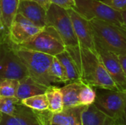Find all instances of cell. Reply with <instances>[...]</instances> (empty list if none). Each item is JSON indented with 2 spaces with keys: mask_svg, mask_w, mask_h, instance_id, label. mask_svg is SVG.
I'll return each mask as SVG.
<instances>
[{
  "mask_svg": "<svg viewBox=\"0 0 126 125\" xmlns=\"http://www.w3.org/2000/svg\"><path fill=\"white\" fill-rule=\"evenodd\" d=\"M0 32H5L4 29V27L2 24V20H1V12H0ZM6 33V32H5ZM7 34V33H6Z\"/></svg>",
  "mask_w": 126,
  "mask_h": 125,
  "instance_id": "31",
  "label": "cell"
},
{
  "mask_svg": "<svg viewBox=\"0 0 126 125\" xmlns=\"http://www.w3.org/2000/svg\"><path fill=\"white\" fill-rule=\"evenodd\" d=\"M51 4H56L64 9H75V0H50Z\"/></svg>",
  "mask_w": 126,
  "mask_h": 125,
  "instance_id": "27",
  "label": "cell"
},
{
  "mask_svg": "<svg viewBox=\"0 0 126 125\" xmlns=\"http://www.w3.org/2000/svg\"><path fill=\"white\" fill-rule=\"evenodd\" d=\"M123 122L125 125H126V108H125V112H124V116H123Z\"/></svg>",
  "mask_w": 126,
  "mask_h": 125,
  "instance_id": "32",
  "label": "cell"
},
{
  "mask_svg": "<svg viewBox=\"0 0 126 125\" xmlns=\"http://www.w3.org/2000/svg\"><path fill=\"white\" fill-rule=\"evenodd\" d=\"M45 94L48 100L49 111L50 112L52 113H57L63 111L64 107L61 88L52 85L47 88Z\"/></svg>",
  "mask_w": 126,
  "mask_h": 125,
  "instance_id": "20",
  "label": "cell"
},
{
  "mask_svg": "<svg viewBox=\"0 0 126 125\" xmlns=\"http://www.w3.org/2000/svg\"><path fill=\"white\" fill-rule=\"evenodd\" d=\"M90 23L100 45L117 55L126 54V27L97 19Z\"/></svg>",
  "mask_w": 126,
  "mask_h": 125,
  "instance_id": "2",
  "label": "cell"
},
{
  "mask_svg": "<svg viewBox=\"0 0 126 125\" xmlns=\"http://www.w3.org/2000/svg\"><path fill=\"white\" fill-rule=\"evenodd\" d=\"M47 88L48 87L37 83L28 75L19 80V85L16 97L21 102L24 99L44 94Z\"/></svg>",
  "mask_w": 126,
  "mask_h": 125,
  "instance_id": "16",
  "label": "cell"
},
{
  "mask_svg": "<svg viewBox=\"0 0 126 125\" xmlns=\"http://www.w3.org/2000/svg\"><path fill=\"white\" fill-rule=\"evenodd\" d=\"M14 45L18 57L28 71L29 76L46 87L52 85L53 82L49 75V68L54 56Z\"/></svg>",
  "mask_w": 126,
  "mask_h": 125,
  "instance_id": "3",
  "label": "cell"
},
{
  "mask_svg": "<svg viewBox=\"0 0 126 125\" xmlns=\"http://www.w3.org/2000/svg\"><path fill=\"white\" fill-rule=\"evenodd\" d=\"M2 116H3V113L1 112H0V124H1V119H2Z\"/></svg>",
  "mask_w": 126,
  "mask_h": 125,
  "instance_id": "34",
  "label": "cell"
},
{
  "mask_svg": "<svg viewBox=\"0 0 126 125\" xmlns=\"http://www.w3.org/2000/svg\"><path fill=\"white\" fill-rule=\"evenodd\" d=\"M67 10L70 15L79 44L94 52H97L95 48L94 32L90 21L83 17L75 9H69Z\"/></svg>",
  "mask_w": 126,
  "mask_h": 125,
  "instance_id": "10",
  "label": "cell"
},
{
  "mask_svg": "<svg viewBox=\"0 0 126 125\" xmlns=\"http://www.w3.org/2000/svg\"><path fill=\"white\" fill-rule=\"evenodd\" d=\"M106 4L117 10L126 9V0H103Z\"/></svg>",
  "mask_w": 126,
  "mask_h": 125,
  "instance_id": "26",
  "label": "cell"
},
{
  "mask_svg": "<svg viewBox=\"0 0 126 125\" xmlns=\"http://www.w3.org/2000/svg\"><path fill=\"white\" fill-rule=\"evenodd\" d=\"M24 1H36L38 4H40L41 6H43L44 8H46L47 10H48V8L51 5L50 0H24Z\"/></svg>",
  "mask_w": 126,
  "mask_h": 125,
  "instance_id": "29",
  "label": "cell"
},
{
  "mask_svg": "<svg viewBox=\"0 0 126 125\" xmlns=\"http://www.w3.org/2000/svg\"><path fill=\"white\" fill-rule=\"evenodd\" d=\"M116 125H125L123 124V122H116Z\"/></svg>",
  "mask_w": 126,
  "mask_h": 125,
  "instance_id": "33",
  "label": "cell"
},
{
  "mask_svg": "<svg viewBox=\"0 0 126 125\" xmlns=\"http://www.w3.org/2000/svg\"><path fill=\"white\" fill-rule=\"evenodd\" d=\"M94 105L116 122H123L126 106V90L100 89Z\"/></svg>",
  "mask_w": 126,
  "mask_h": 125,
  "instance_id": "7",
  "label": "cell"
},
{
  "mask_svg": "<svg viewBox=\"0 0 126 125\" xmlns=\"http://www.w3.org/2000/svg\"><path fill=\"white\" fill-rule=\"evenodd\" d=\"M95 48L101 60L119 90H126V75L125 74L117 55L105 49L95 41Z\"/></svg>",
  "mask_w": 126,
  "mask_h": 125,
  "instance_id": "9",
  "label": "cell"
},
{
  "mask_svg": "<svg viewBox=\"0 0 126 125\" xmlns=\"http://www.w3.org/2000/svg\"><path fill=\"white\" fill-rule=\"evenodd\" d=\"M66 50L74 60L82 83L98 89L119 90L106 71L97 52L80 44L75 46H66Z\"/></svg>",
  "mask_w": 126,
  "mask_h": 125,
  "instance_id": "1",
  "label": "cell"
},
{
  "mask_svg": "<svg viewBox=\"0 0 126 125\" xmlns=\"http://www.w3.org/2000/svg\"><path fill=\"white\" fill-rule=\"evenodd\" d=\"M47 25L53 27L61 35L66 47L79 45L70 15L66 9L51 4L47 12Z\"/></svg>",
  "mask_w": 126,
  "mask_h": 125,
  "instance_id": "8",
  "label": "cell"
},
{
  "mask_svg": "<svg viewBox=\"0 0 126 125\" xmlns=\"http://www.w3.org/2000/svg\"><path fill=\"white\" fill-rule=\"evenodd\" d=\"M21 104L32 110L37 111L49 110V103L45 93L24 99L21 100Z\"/></svg>",
  "mask_w": 126,
  "mask_h": 125,
  "instance_id": "21",
  "label": "cell"
},
{
  "mask_svg": "<svg viewBox=\"0 0 126 125\" xmlns=\"http://www.w3.org/2000/svg\"><path fill=\"white\" fill-rule=\"evenodd\" d=\"M16 46L52 56H56L66 50V45L61 35L53 27L49 25L44 27L27 41Z\"/></svg>",
  "mask_w": 126,
  "mask_h": 125,
  "instance_id": "5",
  "label": "cell"
},
{
  "mask_svg": "<svg viewBox=\"0 0 126 125\" xmlns=\"http://www.w3.org/2000/svg\"><path fill=\"white\" fill-rule=\"evenodd\" d=\"M97 97V91L93 87L84 84L83 85L80 94H79V102L82 105H90L94 104Z\"/></svg>",
  "mask_w": 126,
  "mask_h": 125,
  "instance_id": "25",
  "label": "cell"
},
{
  "mask_svg": "<svg viewBox=\"0 0 126 125\" xmlns=\"http://www.w3.org/2000/svg\"><path fill=\"white\" fill-rule=\"evenodd\" d=\"M83 85V83L81 81H77L67 83L63 87L61 88L64 108L74 107L80 105L79 94Z\"/></svg>",
  "mask_w": 126,
  "mask_h": 125,
  "instance_id": "18",
  "label": "cell"
},
{
  "mask_svg": "<svg viewBox=\"0 0 126 125\" xmlns=\"http://www.w3.org/2000/svg\"><path fill=\"white\" fill-rule=\"evenodd\" d=\"M49 75L53 83H67V77L65 69L60 60L55 56H54L49 68Z\"/></svg>",
  "mask_w": 126,
  "mask_h": 125,
  "instance_id": "22",
  "label": "cell"
},
{
  "mask_svg": "<svg viewBox=\"0 0 126 125\" xmlns=\"http://www.w3.org/2000/svg\"><path fill=\"white\" fill-rule=\"evenodd\" d=\"M120 12H121V15H122V18H123V26L126 27V9L121 10Z\"/></svg>",
  "mask_w": 126,
  "mask_h": 125,
  "instance_id": "30",
  "label": "cell"
},
{
  "mask_svg": "<svg viewBox=\"0 0 126 125\" xmlns=\"http://www.w3.org/2000/svg\"><path fill=\"white\" fill-rule=\"evenodd\" d=\"M116 122L94 104L86 106L82 113L83 125H116Z\"/></svg>",
  "mask_w": 126,
  "mask_h": 125,
  "instance_id": "15",
  "label": "cell"
},
{
  "mask_svg": "<svg viewBox=\"0 0 126 125\" xmlns=\"http://www.w3.org/2000/svg\"><path fill=\"white\" fill-rule=\"evenodd\" d=\"M47 10L34 1L21 0L17 13L21 14L36 26L44 28L47 23Z\"/></svg>",
  "mask_w": 126,
  "mask_h": 125,
  "instance_id": "12",
  "label": "cell"
},
{
  "mask_svg": "<svg viewBox=\"0 0 126 125\" xmlns=\"http://www.w3.org/2000/svg\"><path fill=\"white\" fill-rule=\"evenodd\" d=\"M86 108V105H79L64 108L62 111L57 113L50 112L51 123L59 125H83L82 113Z\"/></svg>",
  "mask_w": 126,
  "mask_h": 125,
  "instance_id": "14",
  "label": "cell"
},
{
  "mask_svg": "<svg viewBox=\"0 0 126 125\" xmlns=\"http://www.w3.org/2000/svg\"><path fill=\"white\" fill-rule=\"evenodd\" d=\"M0 125H40V123L36 111L19 104L13 115L3 114Z\"/></svg>",
  "mask_w": 126,
  "mask_h": 125,
  "instance_id": "13",
  "label": "cell"
},
{
  "mask_svg": "<svg viewBox=\"0 0 126 125\" xmlns=\"http://www.w3.org/2000/svg\"><path fill=\"white\" fill-rule=\"evenodd\" d=\"M42 29L17 13L9 30V38L12 43L20 45L30 40Z\"/></svg>",
  "mask_w": 126,
  "mask_h": 125,
  "instance_id": "11",
  "label": "cell"
},
{
  "mask_svg": "<svg viewBox=\"0 0 126 125\" xmlns=\"http://www.w3.org/2000/svg\"><path fill=\"white\" fill-rule=\"evenodd\" d=\"M119 61L120 63L121 67L126 75V54H121V55H117Z\"/></svg>",
  "mask_w": 126,
  "mask_h": 125,
  "instance_id": "28",
  "label": "cell"
},
{
  "mask_svg": "<svg viewBox=\"0 0 126 125\" xmlns=\"http://www.w3.org/2000/svg\"><path fill=\"white\" fill-rule=\"evenodd\" d=\"M55 57L60 60L65 69L67 77V83L80 81L75 63L70 54L66 50L58 54Z\"/></svg>",
  "mask_w": 126,
  "mask_h": 125,
  "instance_id": "19",
  "label": "cell"
},
{
  "mask_svg": "<svg viewBox=\"0 0 126 125\" xmlns=\"http://www.w3.org/2000/svg\"><path fill=\"white\" fill-rule=\"evenodd\" d=\"M20 0H0V12L4 32L9 35V30L17 14Z\"/></svg>",
  "mask_w": 126,
  "mask_h": 125,
  "instance_id": "17",
  "label": "cell"
},
{
  "mask_svg": "<svg viewBox=\"0 0 126 125\" xmlns=\"http://www.w3.org/2000/svg\"><path fill=\"white\" fill-rule=\"evenodd\" d=\"M19 85V80L13 79L0 80V96L12 97H16Z\"/></svg>",
  "mask_w": 126,
  "mask_h": 125,
  "instance_id": "23",
  "label": "cell"
},
{
  "mask_svg": "<svg viewBox=\"0 0 126 125\" xmlns=\"http://www.w3.org/2000/svg\"><path fill=\"white\" fill-rule=\"evenodd\" d=\"M28 75V71L18 57L9 35L0 32V80H21Z\"/></svg>",
  "mask_w": 126,
  "mask_h": 125,
  "instance_id": "4",
  "label": "cell"
},
{
  "mask_svg": "<svg viewBox=\"0 0 126 125\" xmlns=\"http://www.w3.org/2000/svg\"><path fill=\"white\" fill-rule=\"evenodd\" d=\"M51 125H55V124H52Z\"/></svg>",
  "mask_w": 126,
  "mask_h": 125,
  "instance_id": "35",
  "label": "cell"
},
{
  "mask_svg": "<svg viewBox=\"0 0 126 125\" xmlns=\"http://www.w3.org/2000/svg\"><path fill=\"white\" fill-rule=\"evenodd\" d=\"M21 102L16 97H7L0 96V112L3 114L12 116L16 113L17 105Z\"/></svg>",
  "mask_w": 126,
  "mask_h": 125,
  "instance_id": "24",
  "label": "cell"
},
{
  "mask_svg": "<svg viewBox=\"0 0 126 125\" xmlns=\"http://www.w3.org/2000/svg\"><path fill=\"white\" fill-rule=\"evenodd\" d=\"M75 10L89 21L97 19L123 26L121 12L112 8L103 1L75 0Z\"/></svg>",
  "mask_w": 126,
  "mask_h": 125,
  "instance_id": "6",
  "label": "cell"
}]
</instances>
